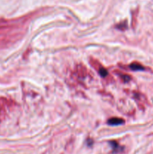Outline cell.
I'll return each mask as SVG.
<instances>
[{
    "instance_id": "5",
    "label": "cell",
    "mask_w": 153,
    "mask_h": 154,
    "mask_svg": "<svg viewBox=\"0 0 153 154\" xmlns=\"http://www.w3.org/2000/svg\"><path fill=\"white\" fill-rule=\"evenodd\" d=\"M118 75H119V77L120 78L122 79V81H123V82H128L130 80V75H127V74H124V73H118Z\"/></svg>"
},
{
    "instance_id": "4",
    "label": "cell",
    "mask_w": 153,
    "mask_h": 154,
    "mask_svg": "<svg viewBox=\"0 0 153 154\" xmlns=\"http://www.w3.org/2000/svg\"><path fill=\"white\" fill-rule=\"evenodd\" d=\"M130 69L133 71H142L145 69V68L137 63H133L130 65Z\"/></svg>"
},
{
    "instance_id": "2",
    "label": "cell",
    "mask_w": 153,
    "mask_h": 154,
    "mask_svg": "<svg viewBox=\"0 0 153 154\" xmlns=\"http://www.w3.org/2000/svg\"><path fill=\"white\" fill-rule=\"evenodd\" d=\"M76 74L79 79L83 80L87 77L88 72H87L86 68L83 65L79 64L76 66Z\"/></svg>"
},
{
    "instance_id": "3",
    "label": "cell",
    "mask_w": 153,
    "mask_h": 154,
    "mask_svg": "<svg viewBox=\"0 0 153 154\" xmlns=\"http://www.w3.org/2000/svg\"><path fill=\"white\" fill-rule=\"evenodd\" d=\"M108 124L110 126H118L124 123V120L122 118H118V117H112L110 118L107 121Z\"/></svg>"
},
{
    "instance_id": "1",
    "label": "cell",
    "mask_w": 153,
    "mask_h": 154,
    "mask_svg": "<svg viewBox=\"0 0 153 154\" xmlns=\"http://www.w3.org/2000/svg\"><path fill=\"white\" fill-rule=\"evenodd\" d=\"M90 63H91L92 66L98 71V74L102 77V78H105L109 75L108 71L106 70L101 64H100L98 61H97V60H94V59H91V60H90Z\"/></svg>"
}]
</instances>
